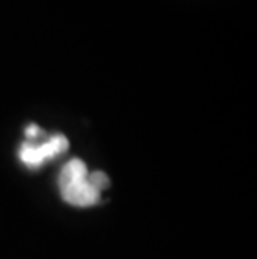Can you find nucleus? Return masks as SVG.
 Wrapping results in <instances>:
<instances>
[{
  "label": "nucleus",
  "instance_id": "obj_1",
  "mask_svg": "<svg viewBox=\"0 0 257 259\" xmlns=\"http://www.w3.org/2000/svg\"><path fill=\"white\" fill-rule=\"evenodd\" d=\"M69 142L64 136H56L52 137L50 141H47L45 144H42L39 147H30V146H24L20 151V157L22 161L30 164V166H39L45 159H52L67 151Z\"/></svg>",
  "mask_w": 257,
  "mask_h": 259
},
{
  "label": "nucleus",
  "instance_id": "obj_2",
  "mask_svg": "<svg viewBox=\"0 0 257 259\" xmlns=\"http://www.w3.org/2000/svg\"><path fill=\"white\" fill-rule=\"evenodd\" d=\"M89 178V176H87ZM62 189V196L64 199L74 204V206H92L99 201V191H95L94 187L90 186L89 179L84 181H75V183L60 186Z\"/></svg>",
  "mask_w": 257,
  "mask_h": 259
},
{
  "label": "nucleus",
  "instance_id": "obj_3",
  "mask_svg": "<svg viewBox=\"0 0 257 259\" xmlns=\"http://www.w3.org/2000/svg\"><path fill=\"white\" fill-rule=\"evenodd\" d=\"M89 176V170H87V166L80 159H72L70 162H67L60 172V186L75 183V181H84Z\"/></svg>",
  "mask_w": 257,
  "mask_h": 259
},
{
  "label": "nucleus",
  "instance_id": "obj_4",
  "mask_svg": "<svg viewBox=\"0 0 257 259\" xmlns=\"http://www.w3.org/2000/svg\"><path fill=\"white\" fill-rule=\"evenodd\" d=\"M89 183L90 186L94 187L95 191H102V189H106V187L109 186V178L104 172H94V174H89Z\"/></svg>",
  "mask_w": 257,
  "mask_h": 259
},
{
  "label": "nucleus",
  "instance_id": "obj_5",
  "mask_svg": "<svg viewBox=\"0 0 257 259\" xmlns=\"http://www.w3.org/2000/svg\"><path fill=\"white\" fill-rule=\"evenodd\" d=\"M37 132H39V127H37V125H30V127L27 129V136L32 137V136H35Z\"/></svg>",
  "mask_w": 257,
  "mask_h": 259
}]
</instances>
